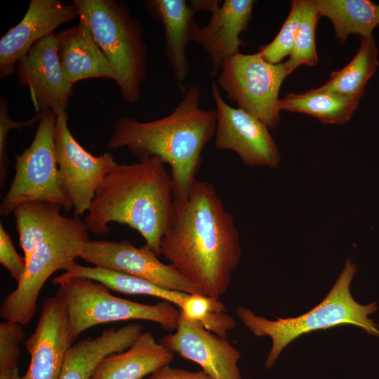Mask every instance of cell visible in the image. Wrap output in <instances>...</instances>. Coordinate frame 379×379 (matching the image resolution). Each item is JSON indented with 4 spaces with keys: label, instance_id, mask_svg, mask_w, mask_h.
Returning <instances> with one entry per match:
<instances>
[{
    "label": "cell",
    "instance_id": "cell-1",
    "mask_svg": "<svg viewBox=\"0 0 379 379\" xmlns=\"http://www.w3.org/2000/svg\"><path fill=\"white\" fill-rule=\"evenodd\" d=\"M161 254L201 294L219 298L227 292L240 260V240L211 183L197 180L185 197L173 199Z\"/></svg>",
    "mask_w": 379,
    "mask_h": 379
},
{
    "label": "cell",
    "instance_id": "cell-2",
    "mask_svg": "<svg viewBox=\"0 0 379 379\" xmlns=\"http://www.w3.org/2000/svg\"><path fill=\"white\" fill-rule=\"evenodd\" d=\"M200 92L191 86L168 115L149 121L131 117L118 118L107 149L126 147L139 160L160 158L171 168L173 199L185 197L197 181L202 152L215 135V109L199 107Z\"/></svg>",
    "mask_w": 379,
    "mask_h": 379
},
{
    "label": "cell",
    "instance_id": "cell-3",
    "mask_svg": "<svg viewBox=\"0 0 379 379\" xmlns=\"http://www.w3.org/2000/svg\"><path fill=\"white\" fill-rule=\"evenodd\" d=\"M165 165L157 157L117 164L97 188L84 217L88 232L102 235L109 232V223L126 225L159 255L173 207L171 177Z\"/></svg>",
    "mask_w": 379,
    "mask_h": 379
},
{
    "label": "cell",
    "instance_id": "cell-4",
    "mask_svg": "<svg viewBox=\"0 0 379 379\" xmlns=\"http://www.w3.org/2000/svg\"><path fill=\"white\" fill-rule=\"evenodd\" d=\"M357 270V265L347 260L326 298L310 312L296 317L269 320L255 314L247 307H237L239 319L255 336H269L272 340L265 362L267 368L274 365L290 343L312 331L349 324L362 328L369 335L379 336V325L368 318L377 310V303L361 305L350 293V284Z\"/></svg>",
    "mask_w": 379,
    "mask_h": 379
},
{
    "label": "cell",
    "instance_id": "cell-5",
    "mask_svg": "<svg viewBox=\"0 0 379 379\" xmlns=\"http://www.w3.org/2000/svg\"><path fill=\"white\" fill-rule=\"evenodd\" d=\"M79 19L84 21L117 75L122 99L137 102L147 76V46L144 30L128 5L115 0H74Z\"/></svg>",
    "mask_w": 379,
    "mask_h": 379
},
{
    "label": "cell",
    "instance_id": "cell-6",
    "mask_svg": "<svg viewBox=\"0 0 379 379\" xmlns=\"http://www.w3.org/2000/svg\"><path fill=\"white\" fill-rule=\"evenodd\" d=\"M56 292L67 310L72 344L86 330L102 324L131 319L158 324L167 331L177 328L180 310L164 300L142 304L112 295L105 285L84 277H54Z\"/></svg>",
    "mask_w": 379,
    "mask_h": 379
},
{
    "label": "cell",
    "instance_id": "cell-7",
    "mask_svg": "<svg viewBox=\"0 0 379 379\" xmlns=\"http://www.w3.org/2000/svg\"><path fill=\"white\" fill-rule=\"evenodd\" d=\"M80 216L67 218L58 228L34 248L17 287L2 301L0 316L6 321L27 325L33 319L39 295L45 282L57 270H66L79 258L81 244L89 240Z\"/></svg>",
    "mask_w": 379,
    "mask_h": 379
},
{
    "label": "cell",
    "instance_id": "cell-8",
    "mask_svg": "<svg viewBox=\"0 0 379 379\" xmlns=\"http://www.w3.org/2000/svg\"><path fill=\"white\" fill-rule=\"evenodd\" d=\"M40 113L32 142L15 156V175L0 204V214L4 217L28 201L56 204L66 211L73 208L62 187L56 161L54 134L57 115L51 110Z\"/></svg>",
    "mask_w": 379,
    "mask_h": 379
},
{
    "label": "cell",
    "instance_id": "cell-9",
    "mask_svg": "<svg viewBox=\"0 0 379 379\" xmlns=\"http://www.w3.org/2000/svg\"><path fill=\"white\" fill-rule=\"evenodd\" d=\"M287 76L284 63H270L259 52H240L224 62L216 84L238 108L274 129L280 122L279 93Z\"/></svg>",
    "mask_w": 379,
    "mask_h": 379
},
{
    "label": "cell",
    "instance_id": "cell-10",
    "mask_svg": "<svg viewBox=\"0 0 379 379\" xmlns=\"http://www.w3.org/2000/svg\"><path fill=\"white\" fill-rule=\"evenodd\" d=\"M67 119L66 112L57 115L55 157L63 190L74 215L80 216L88 212L97 188L117 163L109 152L94 156L86 151L72 135Z\"/></svg>",
    "mask_w": 379,
    "mask_h": 379
},
{
    "label": "cell",
    "instance_id": "cell-11",
    "mask_svg": "<svg viewBox=\"0 0 379 379\" xmlns=\"http://www.w3.org/2000/svg\"><path fill=\"white\" fill-rule=\"evenodd\" d=\"M157 256L146 244L137 248L126 240L89 239L79 249V258L94 266L144 279L171 291L200 293L172 265L163 263Z\"/></svg>",
    "mask_w": 379,
    "mask_h": 379
},
{
    "label": "cell",
    "instance_id": "cell-12",
    "mask_svg": "<svg viewBox=\"0 0 379 379\" xmlns=\"http://www.w3.org/2000/svg\"><path fill=\"white\" fill-rule=\"evenodd\" d=\"M211 95L217 114L215 147L234 152L249 166L277 167L281 155L268 127L253 114L229 105L215 81Z\"/></svg>",
    "mask_w": 379,
    "mask_h": 379
},
{
    "label": "cell",
    "instance_id": "cell-13",
    "mask_svg": "<svg viewBox=\"0 0 379 379\" xmlns=\"http://www.w3.org/2000/svg\"><path fill=\"white\" fill-rule=\"evenodd\" d=\"M15 73L19 85L28 88L36 113L51 110L59 115L66 112L74 86L64 77L56 34L35 43L17 63Z\"/></svg>",
    "mask_w": 379,
    "mask_h": 379
},
{
    "label": "cell",
    "instance_id": "cell-14",
    "mask_svg": "<svg viewBox=\"0 0 379 379\" xmlns=\"http://www.w3.org/2000/svg\"><path fill=\"white\" fill-rule=\"evenodd\" d=\"M159 343L172 353L201 367L212 379H241L240 352L227 338L220 337L181 314L177 328Z\"/></svg>",
    "mask_w": 379,
    "mask_h": 379
},
{
    "label": "cell",
    "instance_id": "cell-15",
    "mask_svg": "<svg viewBox=\"0 0 379 379\" xmlns=\"http://www.w3.org/2000/svg\"><path fill=\"white\" fill-rule=\"evenodd\" d=\"M25 345L30 363L20 379H60L66 352L72 344L66 307L58 293L44 300L36 328Z\"/></svg>",
    "mask_w": 379,
    "mask_h": 379
},
{
    "label": "cell",
    "instance_id": "cell-16",
    "mask_svg": "<svg viewBox=\"0 0 379 379\" xmlns=\"http://www.w3.org/2000/svg\"><path fill=\"white\" fill-rule=\"evenodd\" d=\"M79 15L73 3L59 0H31L22 19L0 40V77L15 73L16 65L39 40Z\"/></svg>",
    "mask_w": 379,
    "mask_h": 379
},
{
    "label": "cell",
    "instance_id": "cell-17",
    "mask_svg": "<svg viewBox=\"0 0 379 379\" xmlns=\"http://www.w3.org/2000/svg\"><path fill=\"white\" fill-rule=\"evenodd\" d=\"M253 0H225L215 7L209 22L200 26L194 42L202 46L210 62V75L218 74L224 62L240 53L245 46L240 34L248 26L252 17Z\"/></svg>",
    "mask_w": 379,
    "mask_h": 379
},
{
    "label": "cell",
    "instance_id": "cell-18",
    "mask_svg": "<svg viewBox=\"0 0 379 379\" xmlns=\"http://www.w3.org/2000/svg\"><path fill=\"white\" fill-rule=\"evenodd\" d=\"M144 5L151 17L164 27L166 55L182 88L190 71L186 49L194 42L200 27L194 19L197 12L185 0H147Z\"/></svg>",
    "mask_w": 379,
    "mask_h": 379
},
{
    "label": "cell",
    "instance_id": "cell-19",
    "mask_svg": "<svg viewBox=\"0 0 379 379\" xmlns=\"http://www.w3.org/2000/svg\"><path fill=\"white\" fill-rule=\"evenodd\" d=\"M58 55L68 84L90 78L117 79L115 71L95 41L87 24L79 23L56 34Z\"/></svg>",
    "mask_w": 379,
    "mask_h": 379
},
{
    "label": "cell",
    "instance_id": "cell-20",
    "mask_svg": "<svg viewBox=\"0 0 379 379\" xmlns=\"http://www.w3.org/2000/svg\"><path fill=\"white\" fill-rule=\"evenodd\" d=\"M142 332L143 326L133 322L119 328L105 329L95 338L76 342L66 352L60 379H90L102 359L128 349Z\"/></svg>",
    "mask_w": 379,
    "mask_h": 379
},
{
    "label": "cell",
    "instance_id": "cell-21",
    "mask_svg": "<svg viewBox=\"0 0 379 379\" xmlns=\"http://www.w3.org/2000/svg\"><path fill=\"white\" fill-rule=\"evenodd\" d=\"M174 354L157 342L151 332H142L126 350L109 354L96 366L90 379H142L169 365Z\"/></svg>",
    "mask_w": 379,
    "mask_h": 379
},
{
    "label": "cell",
    "instance_id": "cell-22",
    "mask_svg": "<svg viewBox=\"0 0 379 379\" xmlns=\"http://www.w3.org/2000/svg\"><path fill=\"white\" fill-rule=\"evenodd\" d=\"M317 5L320 16L331 21L341 44L352 34L372 36L379 24V5L368 0H317Z\"/></svg>",
    "mask_w": 379,
    "mask_h": 379
},
{
    "label": "cell",
    "instance_id": "cell-23",
    "mask_svg": "<svg viewBox=\"0 0 379 379\" xmlns=\"http://www.w3.org/2000/svg\"><path fill=\"white\" fill-rule=\"evenodd\" d=\"M359 100L338 93L314 88L289 93L280 99V110L304 113L325 124H343L353 116Z\"/></svg>",
    "mask_w": 379,
    "mask_h": 379
},
{
    "label": "cell",
    "instance_id": "cell-24",
    "mask_svg": "<svg viewBox=\"0 0 379 379\" xmlns=\"http://www.w3.org/2000/svg\"><path fill=\"white\" fill-rule=\"evenodd\" d=\"M62 208L58 204L40 201L25 202L14 208L19 245L26 264L36 246L67 220L60 213Z\"/></svg>",
    "mask_w": 379,
    "mask_h": 379
},
{
    "label": "cell",
    "instance_id": "cell-25",
    "mask_svg": "<svg viewBox=\"0 0 379 379\" xmlns=\"http://www.w3.org/2000/svg\"><path fill=\"white\" fill-rule=\"evenodd\" d=\"M65 277H84L105 285L112 291L130 295L159 298L180 308L189 294L171 291L146 279L100 267H86L72 263L61 274Z\"/></svg>",
    "mask_w": 379,
    "mask_h": 379
},
{
    "label": "cell",
    "instance_id": "cell-26",
    "mask_svg": "<svg viewBox=\"0 0 379 379\" xmlns=\"http://www.w3.org/2000/svg\"><path fill=\"white\" fill-rule=\"evenodd\" d=\"M378 53L373 36L361 38L359 48L352 60L342 69L333 72L327 82L317 88L360 100L378 67Z\"/></svg>",
    "mask_w": 379,
    "mask_h": 379
},
{
    "label": "cell",
    "instance_id": "cell-27",
    "mask_svg": "<svg viewBox=\"0 0 379 379\" xmlns=\"http://www.w3.org/2000/svg\"><path fill=\"white\" fill-rule=\"evenodd\" d=\"M320 17L317 0H303L302 15L293 48L289 58L284 63L288 75L301 65L314 67L317 64L315 31Z\"/></svg>",
    "mask_w": 379,
    "mask_h": 379
},
{
    "label": "cell",
    "instance_id": "cell-28",
    "mask_svg": "<svg viewBox=\"0 0 379 379\" xmlns=\"http://www.w3.org/2000/svg\"><path fill=\"white\" fill-rule=\"evenodd\" d=\"M291 10L280 31L268 44L259 51L262 57L272 64H279L289 55L294 45L295 38L300 21L303 0H293Z\"/></svg>",
    "mask_w": 379,
    "mask_h": 379
},
{
    "label": "cell",
    "instance_id": "cell-29",
    "mask_svg": "<svg viewBox=\"0 0 379 379\" xmlns=\"http://www.w3.org/2000/svg\"><path fill=\"white\" fill-rule=\"evenodd\" d=\"M24 337L20 324L6 320L0 324V371L17 368L20 358L19 344Z\"/></svg>",
    "mask_w": 379,
    "mask_h": 379
},
{
    "label": "cell",
    "instance_id": "cell-30",
    "mask_svg": "<svg viewBox=\"0 0 379 379\" xmlns=\"http://www.w3.org/2000/svg\"><path fill=\"white\" fill-rule=\"evenodd\" d=\"M8 101L4 95L0 98V185L4 188L8 170V158L6 152L7 139L9 131L12 129L22 130L23 128L32 127L39 122L41 113L25 121H17L11 119L8 115Z\"/></svg>",
    "mask_w": 379,
    "mask_h": 379
},
{
    "label": "cell",
    "instance_id": "cell-31",
    "mask_svg": "<svg viewBox=\"0 0 379 379\" xmlns=\"http://www.w3.org/2000/svg\"><path fill=\"white\" fill-rule=\"evenodd\" d=\"M180 314L187 320L198 323L211 311L226 312L218 298L200 293L189 294L180 307Z\"/></svg>",
    "mask_w": 379,
    "mask_h": 379
},
{
    "label": "cell",
    "instance_id": "cell-32",
    "mask_svg": "<svg viewBox=\"0 0 379 379\" xmlns=\"http://www.w3.org/2000/svg\"><path fill=\"white\" fill-rule=\"evenodd\" d=\"M0 263L10 273L18 284L22 279L26 269L24 257L16 251L10 235L0 224Z\"/></svg>",
    "mask_w": 379,
    "mask_h": 379
},
{
    "label": "cell",
    "instance_id": "cell-33",
    "mask_svg": "<svg viewBox=\"0 0 379 379\" xmlns=\"http://www.w3.org/2000/svg\"><path fill=\"white\" fill-rule=\"evenodd\" d=\"M206 330L226 338L227 333L236 326L235 320L226 312L211 311L198 323Z\"/></svg>",
    "mask_w": 379,
    "mask_h": 379
},
{
    "label": "cell",
    "instance_id": "cell-34",
    "mask_svg": "<svg viewBox=\"0 0 379 379\" xmlns=\"http://www.w3.org/2000/svg\"><path fill=\"white\" fill-rule=\"evenodd\" d=\"M145 379H212L203 370L190 371L183 368L164 366L148 375Z\"/></svg>",
    "mask_w": 379,
    "mask_h": 379
},
{
    "label": "cell",
    "instance_id": "cell-35",
    "mask_svg": "<svg viewBox=\"0 0 379 379\" xmlns=\"http://www.w3.org/2000/svg\"><path fill=\"white\" fill-rule=\"evenodd\" d=\"M220 1L218 0H192L190 1L191 6L197 13L199 11L211 12L217 6L220 5Z\"/></svg>",
    "mask_w": 379,
    "mask_h": 379
},
{
    "label": "cell",
    "instance_id": "cell-36",
    "mask_svg": "<svg viewBox=\"0 0 379 379\" xmlns=\"http://www.w3.org/2000/svg\"><path fill=\"white\" fill-rule=\"evenodd\" d=\"M18 367L11 369L1 370L0 379H20Z\"/></svg>",
    "mask_w": 379,
    "mask_h": 379
}]
</instances>
